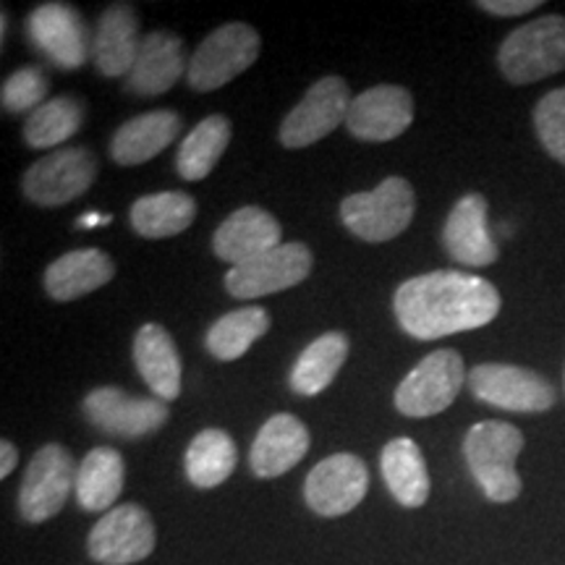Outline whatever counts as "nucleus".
I'll return each instance as SVG.
<instances>
[{
  "instance_id": "16",
  "label": "nucleus",
  "mask_w": 565,
  "mask_h": 565,
  "mask_svg": "<svg viewBox=\"0 0 565 565\" xmlns=\"http://www.w3.org/2000/svg\"><path fill=\"white\" fill-rule=\"evenodd\" d=\"M414 121L412 92L398 84H380L351 100L345 129L359 141H393Z\"/></svg>"
},
{
  "instance_id": "4",
  "label": "nucleus",
  "mask_w": 565,
  "mask_h": 565,
  "mask_svg": "<svg viewBox=\"0 0 565 565\" xmlns=\"http://www.w3.org/2000/svg\"><path fill=\"white\" fill-rule=\"evenodd\" d=\"M414 186L401 175H387L374 192L351 194L341 202V221L366 244H383L401 236L414 221Z\"/></svg>"
},
{
  "instance_id": "34",
  "label": "nucleus",
  "mask_w": 565,
  "mask_h": 565,
  "mask_svg": "<svg viewBox=\"0 0 565 565\" xmlns=\"http://www.w3.org/2000/svg\"><path fill=\"white\" fill-rule=\"evenodd\" d=\"M47 79L38 66H24L6 76L3 89H0V103L6 113H34L45 105Z\"/></svg>"
},
{
  "instance_id": "8",
  "label": "nucleus",
  "mask_w": 565,
  "mask_h": 565,
  "mask_svg": "<svg viewBox=\"0 0 565 565\" xmlns=\"http://www.w3.org/2000/svg\"><path fill=\"white\" fill-rule=\"evenodd\" d=\"M76 471L79 466H74V456L63 445H42L19 487V513L24 521L42 524L58 515L68 503V494L76 490Z\"/></svg>"
},
{
  "instance_id": "24",
  "label": "nucleus",
  "mask_w": 565,
  "mask_h": 565,
  "mask_svg": "<svg viewBox=\"0 0 565 565\" xmlns=\"http://www.w3.org/2000/svg\"><path fill=\"white\" fill-rule=\"evenodd\" d=\"M113 275H116V263L108 252L74 249L47 265L45 291L53 301H74L103 288L113 280Z\"/></svg>"
},
{
  "instance_id": "30",
  "label": "nucleus",
  "mask_w": 565,
  "mask_h": 565,
  "mask_svg": "<svg viewBox=\"0 0 565 565\" xmlns=\"http://www.w3.org/2000/svg\"><path fill=\"white\" fill-rule=\"evenodd\" d=\"M231 121L225 116H207L183 137L179 154H175V171L186 181H202L212 173L228 150Z\"/></svg>"
},
{
  "instance_id": "19",
  "label": "nucleus",
  "mask_w": 565,
  "mask_h": 565,
  "mask_svg": "<svg viewBox=\"0 0 565 565\" xmlns=\"http://www.w3.org/2000/svg\"><path fill=\"white\" fill-rule=\"evenodd\" d=\"M189 71L183 42L168 30H154L141 40L137 63L126 76V89L141 97L168 92Z\"/></svg>"
},
{
  "instance_id": "9",
  "label": "nucleus",
  "mask_w": 565,
  "mask_h": 565,
  "mask_svg": "<svg viewBox=\"0 0 565 565\" xmlns=\"http://www.w3.org/2000/svg\"><path fill=\"white\" fill-rule=\"evenodd\" d=\"M349 84L341 76H324L309 87L301 103L282 118L280 145L288 150H303L333 134L338 126L345 124L351 108Z\"/></svg>"
},
{
  "instance_id": "23",
  "label": "nucleus",
  "mask_w": 565,
  "mask_h": 565,
  "mask_svg": "<svg viewBox=\"0 0 565 565\" xmlns=\"http://www.w3.org/2000/svg\"><path fill=\"white\" fill-rule=\"evenodd\" d=\"M183 129L179 113L150 110L126 121L110 139V158L118 166H141L171 147Z\"/></svg>"
},
{
  "instance_id": "5",
  "label": "nucleus",
  "mask_w": 565,
  "mask_h": 565,
  "mask_svg": "<svg viewBox=\"0 0 565 565\" xmlns=\"http://www.w3.org/2000/svg\"><path fill=\"white\" fill-rule=\"evenodd\" d=\"M469 374L461 353L450 349L433 351L395 387V408L404 416L427 419L454 404Z\"/></svg>"
},
{
  "instance_id": "21",
  "label": "nucleus",
  "mask_w": 565,
  "mask_h": 565,
  "mask_svg": "<svg viewBox=\"0 0 565 565\" xmlns=\"http://www.w3.org/2000/svg\"><path fill=\"white\" fill-rule=\"evenodd\" d=\"M134 364L147 387L160 401H175L181 395V356L171 333L158 322L141 324L131 345Z\"/></svg>"
},
{
  "instance_id": "10",
  "label": "nucleus",
  "mask_w": 565,
  "mask_h": 565,
  "mask_svg": "<svg viewBox=\"0 0 565 565\" xmlns=\"http://www.w3.org/2000/svg\"><path fill=\"white\" fill-rule=\"evenodd\" d=\"M97 160L87 147H63L40 158L24 173V196L40 207H61L87 194L95 183Z\"/></svg>"
},
{
  "instance_id": "12",
  "label": "nucleus",
  "mask_w": 565,
  "mask_h": 565,
  "mask_svg": "<svg viewBox=\"0 0 565 565\" xmlns=\"http://www.w3.org/2000/svg\"><path fill=\"white\" fill-rule=\"evenodd\" d=\"M312 263V252L303 244H280L252 263L231 267L225 273V291L238 301L280 294L307 280Z\"/></svg>"
},
{
  "instance_id": "22",
  "label": "nucleus",
  "mask_w": 565,
  "mask_h": 565,
  "mask_svg": "<svg viewBox=\"0 0 565 565\" xmlns=\"http://www.w3.org/2000/svg\"><path fill=\"white\" fill-rule=\"evenodd\" d=\"M139 17L129 3H116L97 21L92 40V61L103 76H129L137 63L139 47Z\"/></svg>"
},
{
  "instance_id": "20",
  "label": "nucleus",
  "mask_w": 565,
  "mask_h": 565,
  "mask_svg": "<svg viewBox=\"0 0 565 565\" xmlns=\"http://www.w3.org/2000/svg\"><path fill=\"white\" fill-rule=\"evenodd\" d=\"M309 450V429L294 414H275L263 424L249 450L254 477L275 479L291 471Z\"/></svg>"
},
{
  "instance_id": "33",
  "label": "nucleus",
  "mask_w": 565,
  "mask_h": 565,
  "mask_svg": "<svg viewBox=\"0 0 565 565\" xmlns=\"http://www.w3.org/2000/svg\"><path fill=\"white\" fill-rule=\"evenodd\" d=\"M534 129L550 158L565 166V87L547 92L536 103Z\"/></svg>"
},
{
  "instance_id": "7",
  "label": "nucleus",
  "mask_w": 565,
  "mask_h": 565,
  "mask_svg": "<svg viewBox=\"0 0 565 565\" xmlns=\"http://www.w3.org/2000/svg\"><path fill=\"white\" fill-rule=\"evenodd\" d=\"M469 391L487 406L515 414H545L555 406V387L545 374L515 364H477L469 372Z\"/></svg>"
},
{
  "instance_id": "26",
  "label": "nucleus",
  "mask_w": 565,
  "mask_h": 565,
  "mask_svg": "<svg viewBox=\"0 0 565 565\" xmlns=\"http://www.w3.org/2000/svg\"><path fill=\"white\" fill-rule=\"evenodd\" d=\"M196 202L186 192H160L139 196L131 204L129 221L131 228L141 238H171L179 236L194 223Z\"/></svg>"
},
{
  "instance_id": "14",
  "label": "nucleus",
  "mask_w": 565,
  "mask_h": 565,
  "mask_svg": "<svg viewBox=\"0 0 565 565\" xmlns=\"http://www.w3.org/2000/svg\"><path fill=\"white\" fill-rule=\"evenodd\" d=\"M82 412L92 427L103 429L105 435L124 437V440H137L158 433L162 424L171 416L166 401L160 398H134L121 387H95L84 398Z\"/></svg>"
},
{
  "instance_id": "27",
  "label": "nucleus",
  "mask_w": 565,
  "mask_h": 565,
  "mask_svg": "<svg viewBox=\"0 0 565 565\" xmlns=\"http://www.w3.org/2000/svg\"><path fill=\"white\" fill-rule=\"evenodd\" d=\"M124 458L113 448H95L84 456L76 471V500L84 511H113L118 494L124 490Z\"/></svg>"
},
{
  "instance_id": "6",
  "label": "nucleus",
  "mask_w": 565,
  "mask_h": 565,
  "mask_svg": "<svg viewBox=\"0 0 565 565\" xmlns=\"http://www.w3.org/2000/svg\"><path fill=\"white\" fill-rule=\"evenodd\" d=\"M259 47H263V42H259L254 26L242 24V21L217 26L215 32L204 38L189 61V87L196 92L225 87L259 58Z\"/></svg>"
},
{
  "instance_id": "35",
  "label": "nucleus",
  "mask_w": 565,
  "mask_h": 565,
  "mask_svg": "<svg viewBox=\"0 0 565 565\" xmlns=\"http://www.w3.org/2000/svg\"><path fill=\"white\" fill-rule=\"evenodd\" d=\"M540 0H479L477 9L492 13V17H521V13L540 9Z\"/></svg>"
},
{
  "instance_id": "25",
  "label": "nucleus",
  "mask_w": 565,
  "mask_h": 565,
  "mask_svg": "<svg viewBox=\"0 0 565 565\" xmlns=\"http://www.w3.org/2000/svg\"><path fill=\"white\" fill-rule=\"evenodd\" d=\"M383 479L393 498L406 508H419L429 498V471L419 445L412 437H395L380 458Z\"/></svg>"
},
{
  "instance_id": "18",
  "label": "nucleus",
  "mask_w": 565,
  "mask_h": 565,
  "mask_svg": "<svg viewBox=\"0 0 565 565\" xmlns=\"http://www.w3.org/2000/svg\"><path fill=\"white\" fill-rule=\"evenodd\" d=\"M280 244V223L275 221L270 212L254 207V204L231 212L221 223V228L215 231V236H212V252L233 267L252 263V259L263 257V254Z\"/></svg>"
},
{
  "instance_id": "3",
  "label": "nucleus",
  "mask_w": 565,
  "mask_h": 565,
  "mask_svg": "<svg viewBox=\"0 0 565 565\" xmlns=\"http://www.w3.org/2000/svg\"><path fill=\"white\" fill-rule=\"evenodd\" d=\"M498 66L515 87L561 74L565 71V17L547 13L513 30L500 45Z\"/></svg>"
},
{
  "instance_id": "36",
  "label": "nucleus",
  "mask_w": 565,
  "mask_h": 565,
  "mask_svg": "<svg viewBox=\"0 0 565 565\" xmlns=\"http://www.w3.org/2000/svg\"><path fill=\"white\" fill-rule=\"evenodd\" d=\"M17 463H19V450H17V445L13 443H9V440H3L0 443V477H9L13 469H17Z\"/></svg>"
},
{
  "instance_id": "29",
  "label": "nucleus",
  "mask_w": 565,
  "mask_h": 565,
  "mask_svg": "<svg viewBox=\"0 0 565 565\" xmlns=\"http://www.w3.org/2000/svg\"><path fill=\"white\" fill-rule=\"evenodd\" d=\"M236 443L225 429H202L200 435L189 443L186 456H183V469H186L189 482L200 490L221 487L236 469Z\"/></svg>"
},
{
  "instance_id": "31",
  "label": "nucleus",
  "mask_w": 565,
  "mask_h": 565,
  "mask_svg": "<svg viewBox=\"0 0 565 565\" xmlns=\"http://www.w3.org/2000/svg\"><path fill=\"white\" fill-rule=\"evenodd\" d=\"M267 330H270V315L263 307H244L223 315L212 324L204 335V345L221 362H236Z\"/></svg>"
},
{
  "instance_id": "37",
  "label": "nucleus",
  "mask_w": 565,
  "mask_h": 565,
  "mask_svg": "<svg viewBox=\"0 0 565 565\" xmlns=\"http://www.w3.org/2000/svg\"><path fill=\"white\" fill-rule=\"evenodd\" d=\"M97 223H108V217H97V215H84L82 217V223H79V228H89V225H97Z\"/></svg>"
},
{
  "instance_id": "32",
  "label": "nucleus",
  "mask_w": 565,
  "mask_h": 565,
  "mask_svg": "<svg viewBox=\"0 0 565 565\" xmlns=\"http://www.w3.org/2000/svg\"><path fill=\"white\" fill-rule=\"evenodd\" d=\"M84 108L76 97L61 95L40 105L24 121V141L32 150H53L82 129Z\"/></svg>"
},
{
  "instance_id": "11",
  "label": "nucleus",
  "mask_w": 565,
  "mask_h": 565,
  "mask_svg": "<svg viewBox=\"0 0 565 565\" xmlns=\"http://www.w3.org/2000/svg\"><path fill=\"white\" fill-rule=\"evenodd\" d=\"M158 545L152 515L137 503L116 505L92 526L87 550L103 565H131L152 555Z\"/></svg>"
},
{
  "instance_id": "28",
  "label": "nucleus",
  "mask_w": 565,
  "mask_h": 565,
  "mask_svg": "<svg viewBox=\"0 0 565 565\" xmlns=\"http://www.w3.org/2000/svg\"><path fill=\"white\" fill-rule=\"evenodd\" d=\"M345 359H349V338L338 330L320 335L296 359L291 377H288L291 391L299 395H320L324 387L333 385Z\"/></svg>"
},
{
  "instance_id": "17",
  "label": "nucleus",
  "mask_w": 565,
  "mask_h": 565,
  "mask_svg": "<svg viewBox=\"0 0 565 565\" xmlns=\"http://www.w3.org/2000/svg\"><path fill=\"white\" fill-rule=\"evenodd\" d=\"M490 207L482 194H466L450 210L443 225V246L456 263L487 267L498 259V244L490 233Z\"/></svg>"
},
{
  "instance_id": "15",
  "label": "nucleus",
  "mask_w": 565,
  "mask_h": 565,
  "mask_svg": "<svg viewBox=\"0 0 565 565\" xmlns=\"http://www.w3.org/2000/svg\"><path fill=\"white\" fill-rule=\"evenodd\" d=\"M370 475L359 456L335 454L328 456L309 471L303 482V500L317 515L338 519L351 513L364 500Z\"/></svg>"
},
{
  "instance_id": "1",
  "label": "nucleus",
  "mask_w": 565,
  "mask_h": 565,
  "mask_svg": "<svg viewBox=\"0 0 565 565\" xmlns=\"http://www.w3.org/2000/svg\"><path fill=\"white\" fill-rule=\"evenodd\" d=\"M393 312L404 333L416 341H437L490 324L500 315V294L479 275L435 270L401 282Z\"/></svg>"
},
{
  "instance_id": "2",
  "label": "nucleus",
  "mask_w": 565,
  "mask_h": 565,
  "mask_svg": "<svg viewBox=\"0 0 565 565\" xmlns=\"http://www.w3.org/2000/svg\"><path fill=\"white\" fill-rule=\"evenodd\" d=\"M524 450V435L508 422H479L463 437V458L471 477L492 503H511L521 494L515 461Z\"/></svg>"
},
{
  "instance_id": "13",
  "label": "nucleus",
  "mask_w": 565,
  "mask_h": 565,
  "mask_svg": "<svg viewBox=\"0 0 565 565\" xmlns=\"http://www.w3.org/2000/svg\"><path fill=\"white\" fill-rule=\"evenodd\" d=\"M26 38L63 71L82 68L92 55V34L82 13L68 3H42L26 17Z\"/></svg>"
}]
</instances>
